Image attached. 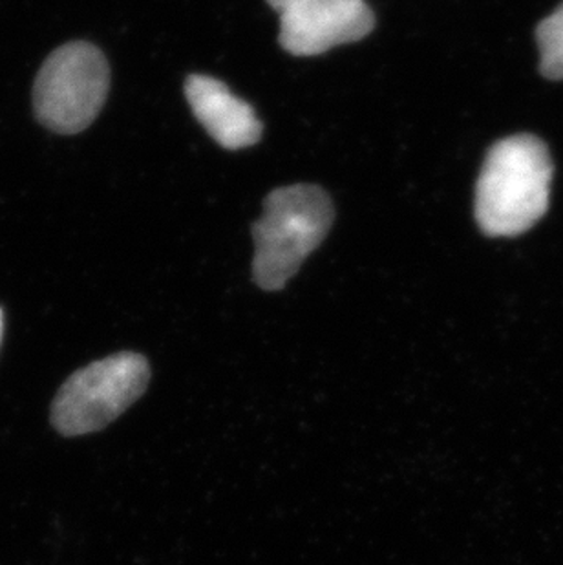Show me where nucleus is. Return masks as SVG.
<instances>
[{"label":"nucleus","instance_id":"f257e3e1","mask_svg":"<svg viewBox=\"0 0 563 565\" xmlns=\"http://www.w3.org/2000/svg\"><path fill=\"white\" fill-rule=\"evenodd\" d=\"M553 161L529 134L501 139L489 150L476 188V220L485 235L516 236L548 213Z\"/></svg>","mask_w":563,"mask_h":565},{"label":"nucleus","instance_id":"f03ea898","mask_svg":"<svg viewBox=\"0 0 563 565\" xmlns=\"http://www.w3.org/2000/svg\"><path fill=\"white\" fill-rule=\"evenodd\" d=\"M336 218L330 196L317 185L273 191L253 225V275L262 289L277 291L322 244Z\"/></svg>","mask_w":563,"mask_h":565},{"label":"nucleus","instance_id":"7ed1b4c3","mask_svg":"<svg viewBox=\"0 0 563 565\" xmlns=\"http://www.w3.org/2000/svg\"><path fill=\"white\" fill-rule=\"evenodd\" d=\"M149 361L121 352L77 370L52 405V425L63 436L99 433L125 414L149 386Z\"/></svg>","mask_w":563,"mask_h":565},{"label":"nucleus","instance_id":"20e7f679","mask_svg":"<svg viewBox=\"0 0 563 565\" xmlns=\"http://www.w3.org/2000/svg\"><path fill=\"white\" fill-rule=\"evenodd\" d=\"M110 70L102 50L85 41L64 44L49 55L33 85L39 121L57 134H79L102 113Z\"/></svg>","mask_w":563,"mask_h":565},{"label":"nucleus","instance_id":"39448f33","mask_svg":"<svg viewBox=\"0 0 563 565\" xmlns=\"http://www.w3.org/2000/svg\"><path fill=\"white\" fill-rule=\"evenodd\" d=\"M373 26L364 0H300L280 11V44L293 55H319L367 38Z\"/></svg>","mask_w":563,"mask_h":565},{"label":"nucleus","instance_id":"423d86ee","mask_svg":"<svg viewBox=\"0 0 563 565\" xmlns=\"http://www.w3.org/2000/svg\"><path fill=\"white\" fill-rule=\"evenodd\" d=\"M185 96L198 121L224 149L238 150L258 143L262 124L255 110L234 96L222 81L191 75L185 81Z\"/></svg>","mask_w":563,"mask_h":565},{"label":"nucleus","instance_id":"0eeeda50","mask_svg":"<svg viewBox=\"0 0 563 565\" xmlns=\"http://www.w3.org/2000/svg\"><path fill=\"white\" fill-rule=\"evenodd\" d=\"M540 46V68L548 79H563V4L545 21L540 22L537 32Z\"/></svg>","mask_w":563,"mask_h":565},{"label":"nucleus","instance_id":"6e6552de","mask_svg":"<svg viewBox=\"0 0 563 565\" xmlns=\"http://www.w3.org/2000/svg\"><path fill=\"white\" fill-rule=\"evenodd\" d=\"M267 2H269L273 10L284 11L286 8H289V6L297 4L300 0H267Z\"/></svg>","mask_w":563,"mask_h":565},{"label":"nucleus","instance_id":"1a4fd4ad","mask_svg":"<svg viewBox=\"0 0 563 565\" xmlns=\"http://www.w3.org/2000/svg\"><path fill=\"white\" fill-rule=\"evenodd\" d=\"M2 331H4V313L0 310V342H2Z\"/></svg>","mask_w":563,"mask_h":565}]
</instances>
